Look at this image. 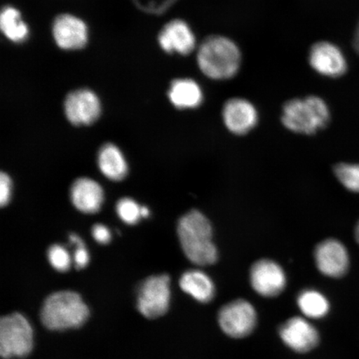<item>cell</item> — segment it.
<instances>
[{"mask_svg":"<svg viewBox=\"0 0 359 359\" xmlns=\"http://www.w3.org/2000/svg\"><path fill=\"white\" fill-rule=\"evenodd\" d=\"M313 257L318 271L327 277H343L349 268L348 250L338 240L327 239L320 242L314 250Z\"/></svg>","mask_w":359,"mask_h":359,"instance_id":"obj_10","label":"cell"},{"mask_svg":"<svg viewBox=\"0 0 359 359\" xmlns=\"http://www.w3.org/2000/svg\"><path fill=\"white\" fill-rule=\"evenodd\" d=\"M158 42L165 53L188 55L194 50L196 39L194 33L182 20L170 21L158 36Z\"/></svg>","mask_w":359,"mask_h":359,"instance_id":"obj_15","label":"cell"},{"mask_svg":"<svg viewBox=\"0 0 359 359\" xmlns=\"http://www.w3.org/2000/svg\"><path fill=\"white\" fill-rule=\"evenodd\" d=\"M89 313L88 305L79 294L73 291H60L45 299L41 320L47 329L62 331L83 325Z\"/></svg>","mask_w":359,"mask_h":359,"instance_id":"obj_4","label":"cell"},{"mask_svg":"<svg viewBox=\"0 0 359 359\" xmlns=\"http://www.w3.org/2000/svg\"><path fill=\"white\" fill-rule=\"evenodd\" d=\"M71 201L79 212L95 214L101 210L104 192L100 184L93 179L82 177L74 182L70 190Z\"/></svg>","mask_w":359,"mask_h":359,"instance_id":"obj_16","label":"cell"},{"mask_svg":"<svg viewBox=\"0 0 359 359\" xmlns=\"http://www.w3.org/2000/svg\"><path fill=\"white\" fill-rule=\"evenodd\" d=\"M53 36L58 47L65 50H77L88 42L85 22L74 15H58L53 25Z\"/></svg>","mask_w":359,"mask_h":359,"instance_id":"obj_14","label":"cell"},{"mask_svg":"<svg viewBox=\"0 0 359 359\" xmlns=\"http://www.w3.org/2000/svg\"><path fill=\"white\" fill-rule=\"evenodd\" d=\"M279 335L287 347L298 353L312 351L320 341L317 327L304 316L292 317L283 323L279 327Z\"/></svg>","mask_w":359,"mask_h":359,"instance_id":"obj_9","label":"cell"},{"mask_svg":"<svg viewBox=\"0 0 359 359\" xmlns=\"http://www.w3.org/2000/svg\"><path fill=\"white\" fill-rule=\"evenodd\" d=\"M309 62L318 74L329 78L341 77L348 69L346 58L341 49L327 41L312 45L309 52Z\"/></svg>","mask_w":359,"mask_h":359,"instance_id":"obj_12","label":"cell"},{"mask_svg":"<svg viewBox=\"0 0 359 359\" xmlns=\"http://www.w3.org/2000/svg\"><path fill=\"white\" fill-rule=\"evenodd\" d=\"M48 259L52 267L58 272H66L71 267V255L65 247L61 245H53L49 247Z\"/></svg>","mask_w":359,"mask_h":359,"instance_id":"obj_24","label":"cell"},{"mask_svg":"<svg viewBox=\"0 0 359 359\" xmlns=\"http://www.w3.org/2000/svg\"><path fill=\"white\" fill-rule=\"evenodd\" d=\"M353 47L354 49H355V51L357 52L358 55H359V22L357 26L355 34H354Z\"/></svg>","mask_w":359,"mask_h":359,"instance_id":"obj_29","label":"cell"},{"mask_svg":"<svg viewBox=\"0 0 359 359\" xmlns=\"http://www.w3.org/2000/svg\"><path fill=\"white\" fill-rule=\"evenodd\" d=\"M330 121L329 106L318 96L293 98L282 107V124L295 133L316 134L325 128Z\"/></svg>","mask_w":359,"mask_h":359,"instance_id":"obj_3","label":"cell"},{"mask_svg":"<svg viewBox=\"0 0 359 359\" xmlns=\"http://www.w3.org/2000/svg\"><path fill=\"white\" fill-rule=\"evenodd\" d=\"M177 234L184 254L198 266H212L218 260L212 223L199 210H192L179 219Z\"/></svg>","mask_w":359,"mask_h":359,"instance_id":"obj_1","label":"cell"},{"mask_svg":"<svg viewBox=\"0 0 359 359\" xmlns=\"http://www.w3.org/2000/svg\"><path fill=\"white\" fill-rule=\"evenodd\" d=\"M0 28L8 39L15 43H22L28 39V26L21 19V13L12 6L4 7L0 15Z\"/></svg>","mask_w":359,"mask_h":359,"instance_id":"obj_21","label":"cell"},{"mask_svg":"<svg viewBox=\"0 0 359 359\" xmlns=\"http://www.w3.org/2000/svg\"><path fill=\"white\" fill-rule=\"evenodd\" d=\"M150 215V210L147 206H141V217L142 218H147Z\"/></svg>","mask_w":359,"mask_h":359,"instance_id":"obj_30","label":"cell"},{"mask_svg":"<svg viewBox=\"0 0 359 359\" xmlns=\"http://www.w3.org/2000/svg\"><path fill=\"white\" fill-rule=\"evenodd\" d=\"M92 234L94 240H95L97 243L102 245L109 244L111 239V231L104 224H94L92 229Z\"/></svg>","mask_w":359,"mask_h":359,"instance_id":"obj_26","label":"cell"},{"mask_svg":"<svg viewBox=\"0 0 359 359\" xmlns=\"http://www.w3.org/2000/svg\"><path fill=\"white\" fill-rule=\"evenodd\" d=\"M168 97L178 109H194L201 105L204 94L194 79H179L170 84Z\"/></svg>","mask_w":359,"mask_h":359,"instance_id":"obj_18","label":"cell"},{"mask_svg":"<svg viewBox=\"0 0 359 359\" xmlns=\"http://www.w3.org/2000/svg\"><path fill=\"white\" fill-rule=\"evenodd\" d=\"M355 238H356V241H358V243L359 244V222L357 224V226L355 228Z\"/></svg>","mask_w":359,"mask_h":359,"instance_id":"obj_31","label":"cell"},{"mask_svg":"<svg viewBox=\"0 0 359 359\" xmlns=\"http://www.w3.org/2000/svg\"><path fill=\"white\" fill-rule=\"evenodd\" d=\"M65 112L67 120L73 125H91L101 114L100 98L91 90H75L66 97Z\"/></svg>","mask_w":359,"mask_h":359,"instance_id":"obj_11","label":"cell"},{"mask_svg":"<svg viewBox=\"0 0 359 359\" xmlns=\"http://www.w3.org/2000/svg\"><path fill=\"white\" fill-rule=\"evenodd\" d=\"M241 53L237 44L222 35H210L201 42L196 61L206 77L222 81L234 78L241 69Z\"/></svg>","mask_w":359,"mask_h":359,"instance_id":"obj_2","label":"cell"},{"mask_svg":"<svg viewBox=\"0 0 359 359\" xmlns=\"http://www.w3.org/2000/svg\"><path fill=\"white\" fill-rule=\"evenodd\" d=\"M174 1L175 0H167V1L161 4V6H154V4H151L148 6H142L141 4H139L136 0H134V3L136 4V6L139 8H141L142 11L152 13V15H161V13L167 11L170 6H172Z\"/></svg>","mask_w":359,"mask_h":359,"instance_id":"obj_28","label":"cell"},{"mask_svg":"<svg viewBox=\"0 0 359 359\" xmlns=\"http://www.w3.org/2000/svg\"><path fill=\"white\" fill-rule=\"evenodd\" d=\"M12 195V182L8 175L4 172L0 174V205L2 208L8 204Z\"/></svg>","mask_w":359,"mask_h":359,"instance_id":"obj_25","label":"cell"},{"mask_svg":"<svg viewBox=\"0 0 359 359\" xmlns=\"http://www.w3.org/2000/svg\"><path fill=\"white\" fill-rule=\"evenodd\" d=\"M298 308L308 320H320L330 311L329 299L320 291L313 289L304 290L296 299Z\"/></svg>","mask_w":359,"mask_h":359,"instance_id":"obj_20","label":"cell"},{"mask_svg":"<svg viewBox=\"0 0 359 359\" xmlns=\"http://www.w3.org/2000/svg\"><path fill=\"white\" fill-rule=\"evenodd\" d=\"M334 174L346 189L359 193V164L339 163L334 168Z\"/></svg>","mask_w":359,"mask_h":359,"instance_id":"obj_22","label":"cell"},{"mask_svg":"<svg viewBox=\"0 0 359 359\" xmlns=\"http://www.w3.org/2000/svg\"><path fill=\"white\" fill-rule=\"evenodd\" d=\"M97 165L103 176L111 181H123L128 173V165L123 152L111 143L101 147L97 155Z\"/></svg>","mask_w":359,"mask_h":359,"instance_id":"obj_19","label":"cell"},{"mask_svg":"<svg viewBox=\"0 0 359 359\" xmlns=\"http://www.w3.org/2000/svg\"><path fill=\"white\" fill-rule=\"evenodd\" d=\"M219 327L231 339L246 338L257 327L258 314L254 305L244 299H237L223 305L217 316Z\"/></svg>","mask_w":359,"mask_h":359,"instance_id":"obj_6","label":"cell"},{"mask_svg":"<svg viewBox=\"0 0 359 359\" xmlns=\"http://www.w3.org/2000/svg\"><path fill=\"white\" fill-rule=\"evenodd\" d=\"M224 126L231 133L242 136L257 127L259 114L252 102L241 97L231 98L222 109Z\"/></svg>","mask_w":359,"mask_h":359,"instance_id":"obj_13","label":"cell"},{"mask_svg":"<svg viewBox=\"0 0 359 359\" xmlns=\"http://www.w3.org/2000/svg\"><path fill=\"white\" fill-rule=\"evenodd\" d=\"M180 287L191 297L202 304H208L215 298V285L212 278L201 269H189L181 276Z\"/></svg>","mask_w":359,"mask_h":359,"instance_id":"obj_17","label":"cell"},{"mask_svg":"<svg viewBox=\"0 0 359 359\" xmlns=\"http://www.w3.org/2000/svg\"><path fill=\"white\" fill-rule=\"evenodd\" d=\"M89 254L88 251L85 247L84 243L76 246V250L74 255V262L75 267L78 269L86 267L89 263Z\"/></svg>","mask_w":359,"mask_h":359,"instance_id":"obj_27","label":"cell"},{"mask_svg":"<svg viewBox=\"0 0 359 359\" xmlns=\"http://www.w3.org/2000/svg\"><path fill=\"white\" fill-rule=\"evenodd\" d=\"M252 289L264 298L280 295L287 285V276L280 264L275 260L263 259L255 262L250 271Z\"/></svg>","mask_w":359,"mask_h":359,"instance_id":"obj_8","label":"cell"},{"mask_svg":"<svg viewBox=\"0 0 359 359\" xmlns=\"http://www.w3.org/2000/svg\"><path fill=\"white\" fill-rule=\"evenodd\" d=\"M116 213L122 221L128 224H135L140 221L141 206L133 199L125 197L120 199L116 206Z\"/></svg>","mask_w":359,"mask_h":359,"instance_id":"obj_23","label":"cell"},{"mask_svg":"<svg viewBox=\"0 0 359 359\" xmlns=\"http://www.w3.org/2000/svg\"><path fill=\"white\" fill-rule=\"evenodd\" d=\"M170 296V277L168 275L151 276L139 286L137 307L147 318H158L168 311Z\"/></svg>","mask_w":359,"mask_h":359,"instance_id":"obj_7","label":"cell"},{"mask_svg":"<svg viewBox=\"0 0 359 359\" xmlns=\"http://www.w3.org/2000/svg\"><path fill=\"white\" fill-rule=\"evenodd\" d=\"M34 347V332L27 318L19 313L0 321V353L4 358L28 356Z\"/></svg>","mask_w":359,"mask_h":359,"instance_id":"obj_5","label":"cell"}]
</instances>
